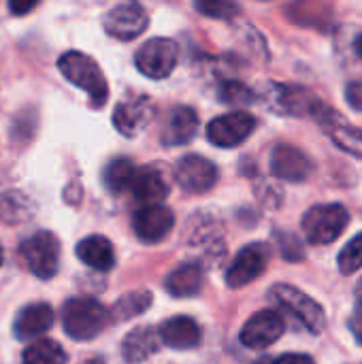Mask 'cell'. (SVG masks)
I'll use <instances>...</instances> for the list:
<instances>
[{"label": "cell", "instance_id": "22", "mask_svg": "<svg viewBox=\"0 0 362 364\" xmlns=\"http://www.w3.org/2000/svg\"><path fill=\"white\" fill-rule=\"evenodd\" d=\"M160 333L149 326H139L124 337L122 356L128 364H141L160 350Z\"/></svg>", "mask_w": 362, "mask_h": 364}, {"label": "cell", "instance_id": "28", "mask_svg": "<svg viewBox=\"0 0 362 364\" xmlns=\"http://www.w3.org/2000/svg\"><path fill=\"white\" fill-rule=\"evenodd\" d=\"M337 264H339V271L344 273V275H354V273H358L362 269V232L361 235H356L344 250H341V254H339V260H337Z\"/></svg>", "mask_w": 362, "mask_h": 364}, {"label": "cell", "instance_id": "37", "mask_svg": "<svg viewBox=\"0 0 362 364\" xmlns=\"http://www.w3.org/2000/svg\"><path fill=\"white\" fill-rule=\"evenodd\" d=\"M356 299H358V303H362V279L358 282V286H356Z\"/></svg>", "mask_w": 362, "mask_h": 364}, {"label": "cell", "instance_id": "6", "mask_svg": "<svg viewBox=\"0 0 362 364\" xmlns=\"http://www.w3.org/2000/svg\"><path fill=\"white\" fill-rule=\"evenodd\" d=\"M179 60V47L173 38H149L147 43H143L134 55V64L137 68L149 77V79H166Z\"/></svg>", "mask_w": 362, "mask_h": 364}, {"label": "cell", "instance_id": "5", "mask_svg": "<svg viewBox=\"0 0 362 364\" xmlns=\"http://www.w3.org/2000/svg\"><path fill=\"white\" fill-rule=\"evenodd\" d=\"M19 256L34 277L51 279L60 269V241L53 232L38 230L19 245Z\"/></svg>", "mask_w": 362, "mask_h": 364}, {"label": "cell", "instance_id": "4", "mask_svg": "<svg viewBox=\"0 0 362 364\" xmlns=\"http://www.w3.org/2000/svg\"><path fill=\"white\" fill-rule=\"evenodd\" d=\"M269 299L273 303H277L280 307H284L286 311H290L309 333L320 335L326 326V314L322 309V305L318 301H314L309 294L301 292L294 286L288 284H275L269 290Z\"/></svg>", "mask_w": 362, "mask_h": 364}, {"label": "cell", "instance_id": "35", "mask_svg": "<svg viewBox=\"0 0 362 364\" xmlns=\"http://www.w3.org/2000/svg\"><path fill=\"white\" fill-rule=\"evenodd\" d=\"M38 2H9V11L13 15H23V13H30L32 9H36Z\"/></svg>", "mask_w": 362, "mask_h": 364}, {"label": "cell", "instance_id": "31", "mask_svg": "<svg viewBox=\"0 0 362 364\" xmlns=\"http://www.w3.org/2000/svg\"><path fill=\"white\" fill-rule=\"evenodd\" d=\"M280 243H282V254L286 260H303V245L299 243V239L294 235H280Z\"/></svg>", "mask_w": 362, "mask_h": 364}, {"label": "cell", "instance_id": "30", "mask_svg": "<svg viewBox=\"0 0 362 364\" xmlns=\"http://www.w3.org/2000/svg\"><path fill=\"white\" fill-rule=\"evenodd\" d=\"M222 100L228 102V105H239V102H252L254 100V92L239 83V81H228L222 85V92H220Z\"/></svg>", "mask_w": 362, "mask_h": 364}, {"label": "cell", "instance_id": "23", "mask_svg": "<svg viewBox=\"0 0 362 364\" xmlns=\"http://www.w3.org/2000/svg\"><path fill=\"white\" fill-rule=\"evenodd\" d=\"M77 258L94 269V271H100V273H107L115 267V252H113V245L109 239L100 237V235H92V237H85L83 241H79L77 245Z\"/></svg>", "mask_w": 362, "mask_h": 364}, {"label": "cell", "instance_id": "16", "mask_svg": "<svg viewBox=\"0 0 362 364\" xmlns=\"http://www.w3.org/2000/svg\"><path fill=\"white\" fill-rule=\"evenodd\" d=\"M312 160L294 145L282 143L271 154V173L284 181H305L312 173Z\"/></svg>", "mask_w": 362, "mask_h": 364}, {"label": "cell", "instance_id": "21", "mask_svg": "<svg viewBox=\"0 0 362 364\" xmlns=\"http://www.w3.org/2000/svg\"><path fill=\"white\" fill-rule=\"evenodd\" d=\"M130 192L143 207H147V205H160L169 196L171 188L162 171L154 166H145V168H139Z\"/></svg>", "mask_w": 362, "mask_h": 364}, {"label": "cell", "instance_id": "9", "mask_svg": "<svg viewBox=\"0 0 362 364\" xmlns=\"http://www.w3.org/2000/svg\"><path fill=\"white\" fill-rule=\"evenodd\" d=\"M271 260V247L267 243H250L245 245L233 260L226 273V284L230 288H243L258 279Z\"/></svg>", "mask_w": 362, "mask_h": 364}, {"label": "cell", "instance_id": "1", "mask_svg": "<svg viewBox=\"0 0 362 364\" xmlns=\"http://www.w3.org/2000/svg\"><path fill=\"white\" fill-rule=\"evenodd\" d=\"M111 320V311L102 307L96 299L77 296L62 307V326L68 337L77 341H90L98 337Z\"/></svg>", "mask_w": 362, "mask_h": 364}, {"label": "cell", "instance_id": "12", "mask_svg": "<svg viewBox=\"0 0 362 364\" xmlns=\"http://www.w3.org/2000/svg\"><path fill=\"white\" fill-rule=\"evenodd\" d=\"M273 109L284 113V115H294V117H305V115H314L318 117L320 111L324 109L322 100L301 87V85H284V83H275L273 85Z\"/></svg>", "mask_w": 362, "mask_h": 364}, {"label": "cell", "instance_id": "38", "mask_svg": "<svg viewBox=\"0 0 362 364\" xmlns=\"http://www.w3.org/2000/svg\"><path fill=\"white\" fill-rule=\"evenodd\" d=\"M81 364H105L100 358H90V360H85V363H81Z\"/></svg>", "mask_w": 362, "mask_h": 364}, {"label": "cell", "instance_id": "20", "mask_svg": "<svg viewBox=\"0 0 362 364\" xmlns=\"http://www.w3.org/2000/svg\"><path fill=\"white\" fill-rule=\"evenodd\" d=\"M203 284H205V271L198 262H183V264L175 267L164 279L166 292L175 299L196 296L201 292Z\"/></svg>", "mask_w": 362, "mask_h": 364}, {"label": "cell", "instance_id": "26", "mask_svg": "<svg viewBox=\"0 0 362 364\" xmlns=\"http://www.w3.org/2000/svg\"><path fill=\"white\" fill-rule=\"evenodd\" d=\"M151 307V294L147 290H134L124 294L111 309V320L113 322H126L132 320L141 314H145Z\"/></svg>", "mask_w": 362, "mask_h": 364}, {"label": "cell", "instance_id": "3", "mask_svg": "<svg viewBox=\"0 0 362 364\" xmlns=\"http://www.w3.org/2000/svg\"><path fill=\"white\" fill-rule=\"evenodd\" d=\"M350 213L344 205H316L303 215V232L312 245H329L348 228Z\"/></svg>", "mask_w": 362, "mask_h": 364}, {"label": "cell", "instance_id": "8", "mask_svg": "<svg viewBox=\"0 0 362 364\" xmlns=\"http://www.w3.org/2000/svg\"><path fill=\"white\" fill-rule=\"evenodd\" d=\"M218 179H220L218 166L198 154L183 156L175 166V181L179 183L181 190H186L190 194L209 192L218 183Z\"/></svg>", "mask_w": 362, "mask_h": 364}, {"label": "cell", "instance_id": "14", "mask_svg": "<svg viewBox=\"0 0 362 364\" xmlns=\"http://www.w3.org/2000/svg\"><path fill=\"white\" fill-rule=\"evenodd\" d=\"M156 115V107L151 102V98L147 96H137L130 100H124L115 107L113 111V126L117 132H122L124 136L132 139L139 132H143L149 122Z\"/></svg>", "mask_w": 362, "mask_h": 364}, {"label": "cell", "instance_id": "27", "mask_svg": "<svg viewBox=\"0 0 362 364\" xmlns=\"http://www.w3.org/2000/svg\"><path fill=\"white\" fill-rule=\"evenodd\" d=\"M21 364H66V352L51 339H36L23 350Z\"/></svg>", "mask_w": 362, "mask_h": 364}, {"label": "cell", "instance_id": "34", "mask_svg": "<svg viewBox=\"0 0 362 364\" xmlns=\"http://www.w3.org/2000/svg\"><path fill=\"white\" fill-rule=\"evenodd\" d=\"M273 364H316L312 356L307 354H284L277 360H273Z\"/></svg>", "mask_w": 362, "mask_h": 364}, {"label": "cell", "instance_id": "40", "mask_svg": "<svg viewBox=\"0 0 362 364\" xmlns=\"http://www.w3.org/2000/svg\"><path fill=\"white\" fill-rule=\"evenodd\" d=\"M256 364H273V360H260V363Z\"/></svg>", "mask_w": 362, "mask_h": 364}, {"label": "cell", "instance_id": "36", "mask_svg": "<svg viewBox=\"0 0 362 364\" xmlns=\"http://www.w3.org/2000/svg\"><path fill=\"white\" fill-rule=\"evenodd\" d=\"M354 51H356V55L362 60V34L356 36V41H354Z\"/></svg>", "mask_w": 362, "mask_h": 364}, {"label": "cell", "instance_id": "7", "mask_svg": "<svg viewBox=\"0 0 362 364\" xmlns=\"http://www.w3.org/2000/svg\"><path fill=\"white\" fill-rule=\"evenodd\" d=\"M256 130V117L247 111H233L226 115L215 117L209 126H207V139L215 145V147H237L243 141H247V136Z\"/></svg>", "mask_w": 362, "mask_h": 364}, {"label": "cell", "instance_id": "32", "mask_svg": "<svg viewBox=\"0 0 362 364\" xmlns=\"http://www.w3.org/2000/svg\"><path fill=\"white\" fill-rule=\"evenodd\" d=\"M346 98L350 102L352 109L356 111H362V79L361 81H352L346 90Z\"/></svg>", "mask_w": 362, "mask_h": 364}, {"label": "cell", "instance_id": "39", "mask_svg": "<svg viewBox=\"0 0 362 364\" xmlns=\"http://www.w3.org/2000/svg\"><path fill=\"white\" fill-rule=\"evenodd\" d=\"M2 260H4V252H2V245H0V264H2Z\"/></svg>", "mask_w": 362, "mask_h": 364}, {"label": "cell", "instance_id": "2", "mask_svg": "<svg viewBox=\"0 0 362 364\" xmlns=\"http://www.w3.org/2000/svg\"><path fill=\"white\" fill-rule=\"evenodd\" d=\"M60 73L77 87H81L94 107H102L109 98V85L100 70V66L81 51H66L58 60Z\"/></svg>", "mask_w": 362, "mask_h": 364}, {"label": "cell", "instance_id": "10", "mask_svg": "<svg viewBox=\"0 0 362 364\" xmlns=\"http://www.w3.org/2000/svg\"><path fill=\"white\" fill-rule=\"evenodd\" d=\"M105 32L117 41H134L149 26V15L145 6L137 2H124L113 6L102 19Z\"/></svg>", "mask_w": 362, "mask_h": 364}, {"label": "cell", "instance_id": "18", "mask_svg": "<svg viewBox=\"0 0 362 364\" xmlns=\"http://www.w3.org/2000/svg\"><path fill=\"white\" fill-rule=\"evenodd\" d=\"M51 326H53V309L47 303H34L17 314L13 322V333L19 341H32L45 335Z\"/></svg>", "mask_w": 362, "mask_h": 364}, {"label": "cell", "instance_id": "15", "mask_svg": "<svg viewBox=\"0 0 362 364\" xmlns=\"http://www.w3.org/2000/svg\"><path fill=\"white\" fill-rule=\"evenodd\" d=\"M316 119L322 124V128L329 132L331 141L339 149H344L356 158H362V128L350 124L344 115H339L335 109H329V107H324Z\"/></svg>", "mask_w": 362, "mask_h": 364}, {"label": "cell", "instance_id": "17", "mask_svg": "<svg viewBox=\"0 0 362 364\" xmlns=\"http://www.w3.org/2000/svg\"><path fill=\"white\" fill-rule=\"evenodd\" d=\"M198 130V115L192 107H175L166 119H164V126H162V132H160V141L166 145V147H179V145H186L194 139Z\"/></svg>", "mask_w": 362, "mask_h": 364}, {"label": "cell", "instance_id": "19", "mask_svg": "<svg viewBox=\"0 0 362 364\" xmlns=\"http://www.w3.org/2000/svg\"><path fill=\"white\" fill-rule=\"evenodd\" d=\"M160 339L164 346L173 348V350H192L201 346L203 339V331L196 324V320L188 318V316H175L171 320H166L160 326Z\"/></svg>", "mask_w": 362, "mask_h": 364}, {"label": "cell", "instance_id": "24", "mask_svg": "<svg viewBox=\"0 0 362 364\" xmlns=\"http://www.w3.org/2000/svg\"><path fill=\"white\" fill-rule=\"evenodd\" d=\"M36 213V205L30 196L19 190H9L0 194V222L15 226L32 220Z\"/></svg>", "mask_w": 362, "mask_h": 364}, {"label": "cell", "instance_id": "11", "mask_svg": "<svg viewBox=\"0 0 362 364\" xmlns=\"http://www.w3.org/2000/svg\"><path fill=\"white\" fill-rule=\"evenodd\" d=\"M284 333V318L273 309H262L245 322L241 331V343L250 350H265L277 343Z\"/></svg>", "mask_w": 362, "mask_h": 364}, {"label": "cell", "instance_id": "33", "mask_svg": "<svg viewBox=\"0 0 362 364\" xmlns=\"http://www.w3.org/2000/svg\"><path fill=\"white\" fill-rule=\"evenodd\" d=\"M348 326H350V333L354 335L356 343L362 346V303L356 305V309H354V314H352V318H350Z\"/></svg>", "mask_w": 362, "mask_h": 364}, {"label": "cell", "instance_id": "29", "mask_svg": "<svg viewBox=\"0 0 362 364\" xmlns=\"http://www.w3.org/2000/svg\"><path fill=\"white\" fill-rule=\"evenodd\" d=\"M196 11H201L207 17L213 19H233L239 13V4L235 2H222V0H207V2H196Z\"/></svg>", "mask_w": 362, "mask_h": 364}, {"label": "cell", "instance_id": "25", "mask_svg": "<svg viewBox=\"0 0 362 364\" xmlns=\"http://www.w3.org/2000/svg\"><path fill=\"white\" fill-rule=\"evenodd\" d=\"M137 173H139V168L134 166L132 160H128V158H115L105 168V183H107V188L113 194H119V192L132 190V183H134Z\"/></svg>", "mask_w": 362, "mask_h": 364}, {"label": "cell", "instance_id": "13", "mask_svg": "<svg viewBox=\"0 0 362 364\" xmlns=\"http://www.w3.org/2000/svg\"><path fill=\"white\" fill-rule=\"evenodd\" d=\"M175 226V215L164 205H147L134 211L132 215V230L139 237V241L151 245L166 239V235Z\"/></svg>", "mask_w": 362, "mask_h": 364}]
</instances>
